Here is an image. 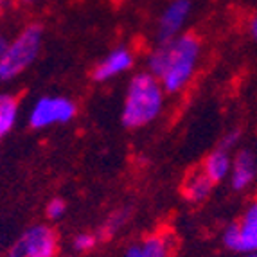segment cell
<instances>
[{
  "instance_id": "6da1fadb",
  "label": "cell",
  "mask_w": 257,
  "mask_h": 257,
  "mask_svg": "<svg viewBox=\"0 0 257 257\" xmlns=\"http://www.w3.org/2000/svg\"><path fill=\"white\" fill-rule=\"evenodd\" d=\"M202 40L193 33H182L176 38L159 43L148 54V72L160 81L166 94L185 90L200 65Z\"/></svg>"
},
{
  "instance_id": "7a4b0ae2",
  "label": "cell",
  "mask_w": 257,
  "mask_h": 257,
  "mask_svg": "<svg viewBox=\"0 0 257 257\" xmlns=\"http://www.w3.org/2000/svg\"><path fill=\"white\" fill-rule=\"evenodd\" d=\"M166 104V90L151 72H139L126 88L120 120L124 128L139 130L159 119Z\"/></svg>"
},
{
  "instance_id": "3957f363",
  "label": "cell",
  "mask_w": 257,
  "mask_h": 257,
  "mask_svg": "<svg viewBox=\"0 0 257 257\" xmlns=\"http://www.w3.org/2000/svg\"><path fill=\"white\" fill-rule=\"evenodd\" d=\"M43 45V29L40 24H29L6 45L0 56V83L15 81L38 60Z\"/></svg>"
},
{
  "instance_id": "277c9868",
  "label": "cell",
  "mask_w": 257,
  "mask_h": 257,
  "mask_svg": "<svg viewBox=\"0 0 257 257\" xmlns=\"http://www.w3.org/2000/svg\"><path fill=\"white\" fill-rule=\"evenodd\" d=\"M77 115V106L65 95H42L31 106L27 124L33 130H47L52 126L67 124Z\"/></svg>"
},
{
  "instance_id": "5b68a950",
  "label": "cell",
  "mask_w": 257,
  "mask_h": 257,
  "mask_svg": "<svg viewBox=\"0 0 257 257\" xmlns=\"http://www.w3.org/2000/svg\"><path fill=\"white\" fill-rule=\"evenodd\" d=\"M58 234L47 223H36L22 232L9 246L6 257H56Z\"/></svg>"
},
{
  "instance_id": "8992f818",
  "label": "cell",
  "mask_w": 257,
  "mask_h": 257,
  "mask_svg": "<svg viewBox=\"0 0 257 257\" xmlns=\"http://www.w3.org/2000/svg\"><path fill=\"white\" fill-rule=\"evenodd\" d=\"M193 11V0H171L164 8L157 26V40L159 43L176 38L182 35V29L187 24Z\"/></svg>"
},
{
  "instance_id": "52a82bcc",
  "label": "cell",
  "mask_w": 257,
  "mask_h": 257,
  "mask_svg": "<svg viewBox=\"0 0 257 257\" xmlns=\"http://www.w3.org/2000/svg\"><path fill=\"white\" fill-rule=\"evenodd\" d=\"M135 65V52L126 45L111 49L103 60L92 70V79L95 83H108L122 74L130 72Z\"/></svg>"
},
{
  "instance_id": "ba28073f",
  "label": "cell",
  "mask_w": 257,
  "mask_h": 257,
  "mask_svg": "<svg viewBox=\"0 0 257 257\" xmlns=\"http://www.w3.org/2000/svg\"><path fill=\"white\" fill-rule=\"evenodd\" d=\"M257 178V157L252 150H239L232 157V167H230V187L237 193L246 191L253 185Z\"/></svg>"
},
{
  "instance_id": "9c48e42d",
  "label": "cell",
  "mask_w": 257,
  "mask_h": 257,
  "mask_svg": "<svg viewBox=\"0 0 257 257\" xmlns=\"http://www.w3.org/2000/svg\"><path fill=\"white\" fill-rule=\"evenodd\" d=\"M212 187H214V182L210 180L200 167V169L187 173L184 184H182V193H184V198L187 202L203 203L212 194Z\"/></svg>"
},
{
  "instance_id": "30bf717a",
  "label": "cell",
  "mask_w": 257,
  "mask_h": 257,
  "mask_svg": "<svg viewBox=\"0 0 257 257\" xmlns=\"http://www.w3.org/2000/svg\"><path fill=\"white\" fill-rule=\"evenodd\" d=\"M142 257H175L176 241L169 230H155L141 241Z\"/></svg>"
},
{
  "instance_id": "8fae6325",
  "label": "cell",
  "mask_w": 257,
  "mask_h": 257,
  "mask_svg": "<svg viewBox=\"0 0 257 257\" xmlns=\"http://www.w3.org/2000/svg\"><path fill=\"white\" fill-rule=\"evenodd\" d=\"M241 236V253L257 252V200L250 202L237 221Z\"/></svg>"
},
{
  "instance_id": "7c38bea8",
  "label": "cell",
  "mask_w": 257,
  "mask_h": 257,
  "mask_svg": "<svg viewBox=\"0 0 257 257\" xmlns=\"http://www.w3.org/2000/svg\"><path fill=\"white\" fill-rule=\"evenodd\" d=\"M230 167H232L230 151L221 146H218L214 151H210L202 164L203 173H205L214 184L227 180L228 175H230Z\"/></svg>"
},
{
  "instance_id": "4fadbf2b",
  "label": "cell",
  "mask_w": 257,
  "mask_h": 257,
  "mask_svg": "<svg viewBox=\"0 0 257 257\" xmlns=\"http://www.w3.org/2000/svg\"><path fill=\"white\" fill-rule=\"evenodd\" d=\"M20 115V101L13 94H0V141L13 132Z\"/></svg>"
},
{
  "instance_id": "5bb4252c",
  "label": "cell",
  "mask_w": 257,
  "mask_h": 257,
  "mask_svg": "<svg viewBox=\"0 0 257 257\" xmlns=\"http://www.w3.org/2000/svg\"><path fill=\"white\" fill-rule=\"evenodd\" d=\"M128 219H130V209L128 207L117 209L115 212L106 219V223H104L103 234L104 236H113L117 230H120V228L124 227L126 223H128Z\"/></svg>"
},
{
  "instance_id": "9a60e30c",
  "label": "cell",
  "mask_w": 257,
  "mask_h": 257,
  "mask_svg": "<svg viewBox=\"0 0 257 257\" xmlns=\"http://www.w3.org/2000/svg\"><path fill=\"white\" fill-rule=\"evenodd\" d=\"M97 241H99L97 234H92V232H79L72 239V250L76 253H86L97 246Z\"/></svg>"
},
{
  "instance_id": "2e32d148",
  "label": "cell",
  "mask_w": 257,
  "mask_h": 257,
  "mask_svg": "<svg viewBox=\"0 0 257 257\" xmlns=\"http://www.w3.org/2000/svg\"><path fill=\"white\" fill-rule=\"evenodd\" d=\"M221 241L227 250H230L234 253H241V236L237 223H230L228 227H225V230L221 234Z\"/></svg>"
},
{
  "instance_id": "e0dca14e",
  "label": "cell",
  "mask_w": 257,
  "mask_h": 257,
  "mask_svg": "<svg viewBox=\"0 0 257 257\" xmlns=\"http://www.w3.org/2000/svg\"><path fill=\"white\" fill-rule=\"evenodd\" d=\"M67 212V203L61 198H52L51 202L45 205V216H47L51 221H58L61 219Z\"/></svg>"
},
{
  "instance_id": "ac0fdd59",
  "label": "cell",
  "mask_w": 257,
  "mask_h": 257,
  "mask_svg": "<svg viewBox=\"0 0 257 257\" xmlns=\"http://www.w3.org/2000/svg\"><path fill=\"white\" fill-rule=\"evenodd\" d=\"M239 141H241V133H239V130H230V132H227L225 135H223L221 142H219V146L230 151L232 148H236L237 144H239Z\"/></svg>"
},
{
  "instance_id": "d6986e66",
  "label": "cell",
  "mask_w": 257,
  "mask_h": 257,
  "mask_svg": "<svg viewBox=\"0 0 257 257\" xmlns=\"http://www.w3.org/2000/svg\"><path fill=\"white\" fill-rule=\"evenodd\" d=\"M248 33H250V36H252V38L257 42V15H255V17H252V20H250Z\"/></svg>"
},
{
  "instance_id": "ffe728a7",
  "label": "cell",
  "mask_w": 257,
  "mask_h": 257,
  "mask_svg": "<svg viewBox=\"0 0 257 257\" xmlns=\"http://www.w3.org/2000/svg\"><path fill=\"white\" fill-rule=\"evenodd\" d=\"M18 4L22 6H27V8H31V6H38L40 2H43V0H17Z\"/></svg>"
},
{
  "instance_id": "44dd1931",
  "label": "cell",
  "mask_w": 257,
  "mask_h": 257,
  "mask_svg": "<svg viewBox=\"0 0 257 257\" xmlns=\"http://www.w3.org/2000/svg\"><path fill=\"white\" fill-rule=\"evenodd\" d=\"M6 45H8V40H6V36H4V35H0V56L4 54Z\"/></svg>"
},
{
  "instance_id": "7402d4cb",
  "label": "cell",
  "mask_w": 257,
  "mask_h": 257,
  "mask_svg": "<svg viewBox=\"0 0 257 257\" xmlns=\"http://www.w3.org/2000/svg\"><path fill=\"white\" fill-rule=\"evenodd\" d=\"M243 257H257V252H246L243 253Z\"/></svg>"
},
{
  "instance_id": "603a6c76",
  "label": "cell",
  "mask_w": 257,
  "mask_h": 257,
  "mask_svg": "<svg viewBox=\"0 0 257 257\" xmlns=\"http://www.w3.org/2000/svg\"><path fill=\"white\" fill-rule=\"evenodd\" d=\"M4 4H6V0H0V13H2V9H4Z\"/></svg>"
},
{
  "instance_id": "cb8c5ba5",
  "label": "cell",
  "mask_w": 257,
  "mask_h": 257,
  "mask_svg": "<svg viewBox=\"0 0 257 257\" xmlns=\"http://www.w3.org/2000/svg\"><path fill=\"white\" fill-rule=\"evenodd\" d=\"M0 257H2V253H0Z\"/></svg>"
}]
</instances>
